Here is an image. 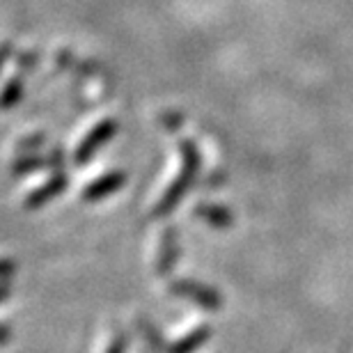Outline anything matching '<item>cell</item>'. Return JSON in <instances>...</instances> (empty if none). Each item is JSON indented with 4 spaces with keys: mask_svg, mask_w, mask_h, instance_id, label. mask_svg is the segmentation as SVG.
Instances as JSON below:
<instances>
[{
    "mask_svg": "<svg viewBox=\"0 0 353 353\" xmlns=\"http://www.w3.org/2000/svg\"><path fill=\"white\" fill-rule=\"evenodd\" d=\"M138 330H140V335L145 337V342L150 344V349L154 353H195L204 342H209V337H211V328L200 326V328H195L190 335L181 337L179 342L168 344L163 337H161L159 330L154 328L152 323H147L145 319H138Z\"/></svg>",
    "mask_w": 353,
    "mask_h": 353,
    "instance_id": "1",
    "label": "cell"
},
{
    "mask_svg": "<svg viewBox=\"0 0 353 353\" xmlns=\"http://www.w3.org/2000/svg\"><path fill=\"white\" fill-rule=\"evenodd\" d=\"M170 292L179 299H188L190 303L200 307H207V310H221L223 307V296L211 289L202 282H195V280H176L170 285Z\"/></svg>",
    "mask_w": 353,
    "mask_h": 353,
    "instance_id": "2",
    "label": "cell"
},
{
    "mask_svg": "<svg viewBox=\"0 0 353 353\" xmlns=\"http://www.w3.org/2000/svg\"><path fill=\"white\" fill-rule=\"evenodd\" d=\"M176 262V241H174V232H168L163 239V250H161L159 259V273H170L172 266Z\"/></svg>",
    "mask_w": 353,
    "mask_h": 353,
    "instance_id": "3",
    "label": "cell"
},
{
    "mask_svg": "<svg viewBox=\"0 0 353 353\" xmlns=\"http://www.w3.org/2000/svg\"><path fill=\"white\" fill-rule=\"evenodd\" d=\"M200 214L209 216V218H211V223H214V225H228V223H230L228 211H223V209H204V211H200Z\"/></svg>",
    "mask_w": 353,
    "mask_h": 353,
    "instance_id": "4",
    "label": "cell"
},
{
    "mask_svg": "<svg viewBox=\"0 0 353 353\" xmlns=\"http://www.w3.org/2000/svg\"><path fill=\"white\" fill-rule=\"evenodd\" d=\"M124 347H126V337L122 333H117L115 335V340L110 342V347L105 353H124Z\"/></svg>",
    "mask_w": 353,
    "mask_h": 353,
    "instance_id": "5",
    "label": "cell"
},
{
    "mask_svg": "<svg viewBox=\"0 0 353 353\" xmlns=\"http://www.w3.org/2000/svg\"><path fill=\"white\" fill-rule=\"evenodd\" d=\"M12 273H14V264L12 262H0V280L10 278Z\"/></svg>",
    "mask_w": 353,
    "mask_h": 353,
    "instance_id": "6",
    "label": "cell"
},
{
    "mask_svg": "<svg viewBox=\"0 0 353 353\" xmlns=\"http://www.w3.org/2000/svg\"><path fill=\"white\" fill-rule=\"evenodd\" d=\"M12 340V330L10 326H0V344H7Z\"/></svg>",
    "mask_w": 353,
    "mask_h": 353,
    "instance_id": "7",
    "label": "cell"
},
{
    "mask_svg": "<svg viewBox=\"0 0 353 353\" xmlns=\"http://www.w3.org/2000/svg\"><path fill=\"white\" fill-rule=\"evenodd\" d=\"M7 299H10V289L0 285V303H3V301H7Z\"/></svg>",
    "mask_w": 353,
    "mask_h": 353,
    "instance_id": "8",
    "label": "cell"
}]
</instances>
